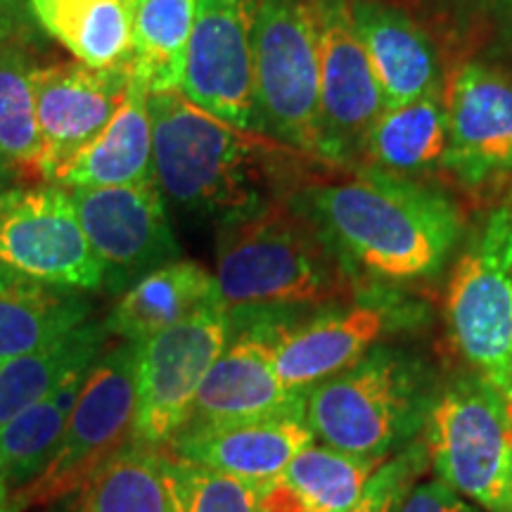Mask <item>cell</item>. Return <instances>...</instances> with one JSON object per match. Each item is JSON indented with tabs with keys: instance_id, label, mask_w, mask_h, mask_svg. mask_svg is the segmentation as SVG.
Segmentation results:
<instances>
[{
	"instance_id": "8992f818",
	"label": "cell",
	"mask_w": 512,
	"mask_h": 512,
	"mask_svg": "<svg viewBox=\"0 0 512 512\" xmlns=\"http://www.w3.org/2000/svg\"><path fill=\"white\" fill-rule=\"evenodd\" d=\"M448 335L470 373L512 408V204H501L465 242L446 292Z\"/></svg>"
},
{
	"instance_id": "4316f807",
	"label": "cell",
	"mask_w": 512,
	"mask_h": 512,
	"mask_svg": "<svg viewBox=\"0 0 512 512\" xmlns=\"http://www.w3.org/2000/svg\"><path fill=\"white\" fill-rule=\"evenodd\" d=\"M91 368L79 370L36 406L19 413L0 430V479L10 494L24 489L46 472L60 448L64 427L72 415Z\"/></svg>"
},
{
	"instance_id": "7a4b0ae2",
	"label": "cell",
	"mask_w": 512,
	"mask_h": 512,
	"mask_svg": "<svg viewBox=\"0 0 512 512\" xmlns=\"http://www.w3.org/2000/svg\"><path fill=\"white\" fill-rule=\"evenodd\" d=\"M147 102L159 188L219 226L285 197L280 185L313 162L266 133L214 117L183 93H150Z\"/></svg>"
},
{
	"instance_id": "3957f363",
	"label": "cell",
	"mask_w": 512,
	"mask_h": 512,
	"mask_svg": "<svg viewBox=\"0 0 512 512\" xmlns=\"http://www.w3.org/2000/svg\"><path fill=\"white\" fill-rule=\"evenodd\" d=\"M214 278L230 313L325 309L366 290L325 235L287 197L223 223Z\"/></svg>"
},
{
	"instance_id": "ffe728a7",
	"label": "cell",
	"mask_w": 512,
	"mask_h": 512,
	"mask_svg": "<svg viewBox=\"0 0 512 512\" xmlns=\"http://www.w3.org/2000/svg\"><path fill=\"white\" fill-rule=\"evenodd\" d=\"M150 93L131 79L119 110L91 143L64 159L46 181L64 190L117 188L157 181L152 162Z\"/></svg>"
},
{
	"instance_id": "1f68e13d",
	"label": "cell",
	"mask_w": 512,
	"mask_h": 512,
	"mask_svg": "<svg viewBox=\"0 0 512 512\" xmlns=\"http://www.w3.org/2000/svg\"><path fill=\"white\" fill-rule=\"evenodd\" d=\"M427 465H430V458H427L425 441L415 439L413 444L401 448L377 467L361 498L349 512H399L413 486L425 475Z\"/></svg>"
},
{
	"instance_id": "2e32d148",
	"label": "cell",
	"mask_w": 512,
	"mask_h": 512,
	"mask_svg": "<svg viewBox=\"0 0 512 512\" xmlns=\"http://www.w3.org/2000/svg\"><path fill=\"white\" fill-rule=\"evenodd\" d=\"M444 171L463 188H512V76L482 62L460 64L448 81Z\"/></svg>"
},
{
	"instance_id": "7c38bea8",
	"label": "cell",
	"mask_w": 512,
	"mask_h": 512,
	"mask_svg": "<svg viewBox=\"0 0 512 512\" xmlns=\"http://www.w3.org/2000/svg\"><path fill=\"white\" fill-rule=\"evenodd\" d=\"M0 264L81 292L102 287V266L72 195L53 183L0 192Z\"/></svg>"
},
{
	"instance_id": "f1b7e54d",
	"label": "cell",
	"mask_w": 512,
	"mask_h": 512,
	"mask_svg": "<svg viewBox=\"0 0 512 512\" xmlns=\"http://www.w3.org/2000/svg\"><path fill=\"white\" fill-rule=\"evenodd\" d=\"M382 463L311 444L294 456L280 479L302 512H349Z\"/></svg>"
},
{
	"instance_id": "83f0119b",
	"label": "cell",
	"mask_w": 512,
	"mask_h": 512,
	"mask_svg": "<svg viewBox=\"0 0 512 512\" xmlns=\"http://www.w3.org/2000/svg\"><path fill=\"white\" fill-rule=\"evenodd\" d=\"M72 512H174L164 448L128 441L83 482Z\"/></svg>"
},
{
	"instance_id": "f546056e",
	"label": "cell",
	"mask_w": 512,
	"mask_h": 512,
	"mask_svg": "<svg viewBox=\"0 0 512 512\" xmlns=\"http://www.w3.org/2000/svg\"><path fill=\"white\" fill-rule=\"evenodd\" d=\"M36 69L24 38L0 46V155L17 169L38 171L43 147L36 117Z\"/></svg>"
},
{
	"instance_id": "9c48e42d",
	"label": "cell",
	"mask_w": 512,
	"mask_h": 512,
	"mask_svg": "<svg viewBox=\"0 0 512 512\" xmlns=\"http://www.w3.org/2000/svg\"><path fill=\"white\" fill-rule=\"evenodd\" d=\"M136 344L102 354L88 373L60 448L41 477L12 494V510L79 491L83 482L133 439L136 427Z\"/></svg>"
},
{
	"instance_id": "5bb4252c",
	"label": "cell",
	"mask_w": 512,
	"mask_h": 512,
	"mask_svg": "<svg viewBox=\"0 0 512 512\" xmlns=\"http://www.w3.org/2000/svg\"><path fill=\"white\" fill-rule=\"evenodd\" d=\"M81 226L102 266V287L124 294L155 268L178 259L157 181L69 190Z\"/></svg>"
},
{
	"instance_id": "484cf974",
	"label": "cell",
	"mask_w": 512,
	"mask_h": 512,
	"mask_svg": "<svg viewBox=\"0 0 512 512\" xmlns=\"http://www.w3.org/2000/svg\"><path fill=\"white\" fill-rule=\"evenodd\" d=\"M195 24V0H140L133 5L128 72L147 93H181Z\"/></svg>"
},
{
	"instance_id": "9a60e30c",
	"label": "cell",
	"mask_w": 512,
	"mask_h": 512,
	"mask_svg": "<svg viewBox=\"0 0 512 512\" xmlns=\"http://www.w3.org/2000/svg\"><path fill=\"white\" fill-rule=\"evenodd\" d=\"M256 0H195L183 95L230 124L261 133L254 95Z\"/></svg>"
},
{
	"instance_id": "d4e9b609",
	"label": "cell",
	"mask_w": 512,
	"mask_h": 512,
	"mask_svg": "<svg viewBox=\"0 0 512 512\" xmlns=\"http://www.w3.org/2000/svg\"><path fill=\"white\" fill-rule=\"evenodd\" d=\"M105 325L83 323L48 347L0 366V430L36 406L79 370L93 368L105 347Z\"/></svg>"
},
{
	"instance_id": "4fadbf2b",
	"label": "cell",
	"mask_w": 512,
	"mask_h": 512,
	"mask_svg": "<svg viewBox=\"0 0 512 512\" xmlns=\"http://www.w3.org/2000/svg\"><path fill=\"white\" fill-rule=\"evenodd\" d=\"M320 67L325 164L358 166L384 110L380 83L358 38L351 0H311Z\"/></svg>"
},
{
	"instance_id": "603a6c76",
	"label": "cell",
	"mask_w": 512,
	"mask_h": 512,
	"mask_svg": "<svg viewBox=\"0 0 512 512\" xmlns=\"http://www.w3.org/2000/svg\"><path fill=\"white\" fill-rule=\"evenodd\" d=\"M448 110L444 91L387 107L370 128L363 162L370 169L425 181L446 166Z\"/></svg>"
},
{
	"instance_id": "8d00e7d4",
	"label": "cell",
	"mask_w": 512,
	"mask_h": 512,
	"mask_svg": "<svg viewBox=\"0 0 512 512\" xmlns=\"http://www.w3.org/2000/svg\"><path fill=\"white\" fill-rule=\"evenodd\" d=\"M126 3H128V5H138L140 0H126Z\"/></svg>"
},
{
	"instance_id": "e0dca14e",
	"label": "cell",
	"mask_w": 512,
	"mask_h": 512,
	"mask_svg": "<svg viewBox=\"0 0 512 512\" xmlns=\"http://www.w3.org/2000/svg\"><path fill=\"white\" fill-rule=\"evenodd\" d=\"M131 79L128 67L93 69L76 60L36 69V117L43 147L38 174L48 178L110 124Z\"/></svg>"
},
{
	"instance_id": "52a82bcc",
	"label": "cell",
	"mask_w": 512,
	"mask_h": 512,
	"mask_svg": "<svg viewBox=\"0 0 512 512\" xmlns=\"http://www.w3.org/2000/svg\"><path fill=\"white\" fill-rule=\"evenodd\" d=\"M254 95L261 133L328 166L311 0H256Z\"/></svg>"
},
{
	"instance_id": "4dcf8cb0",
	"label": "cell",
	"mask_w": 512,
	"mask_h": 512,
	"mask_svg": "<svg viewBox=\"0 0 512 512\" xmlns=\"http://www.w3.org/2000/svg\"><path fill=\"white\" fill-rule=\"evenodd\" d=\"M174 512H259V484L178 458L164 448Z\"/></svg>"
},
{
	"instance_id": "d6986e66",
	"label": "cell",
	"mask_w": 512,
	"mask_h": 512,
	"mask_svg": "<svg viewBox=\"0 0 512 512\" xmlns=\"http://www.w3.org/2000/svg\"><path fill=\"white\" fill-rule=\"evenodd\" d=\"M351 15L380 83L384 110L444 91L437 46L408 12L384 0H351Z\"/></svg>"
},
{
	"instance_id": "7402d4cb",
	"label": "cell",
	"mask_w": 512,
	"mask_h": 512,
	"mask_svg": "<svg viewBox=\"0 0 512 512\" xmlns=\"http://www.w3.org/2000/svg\"><path fill=\"white\" fill-rule=\"evenodd\" d=\"M214 299H221L214 273L197 261L176 259L128 287L114 304L105 328L124 342L138 344Z\"/></svg>"
},
{
	"instance_id": "d6a6232c",
	"label": "cell",
	"mask_w": 512,
	"mask_h": 512,
	"mask_svg": "<svg viewBox=\"0 0 512 512\" xmlns=\"http://www.w3.org/2000/svg\"><path fill=\"white\" fill-rule=\"evenodd\" d=\"M399 512H486L465 496L456 494L448 489L439 479H430V482H418L413 491L408 494L406 501L399 508Z\"/></svg>"
},
{
	"instance_id": "e575fe53",
	"label": "cell",
	"mask_w": 512,
	"mask_h": 512,
	"mask_svg": "<svg viewBox=\"0 0 512 512\" xmlns=\"http://www.w3.org/2000/svg\"><path fill=\"white\" fill-rule=\"evenodd\" d=\"M15 174H17V166L10 164L8 159L0 155V192L12 188V181H15Z\"/></svg>"
},
{
	"instance_id": "5b68a950",
	"label": "cell",
	"mask_w": 512,
	"mask_h": 512,
	"mask_svg": "<svg viewBox=\"0 0 512 512\" xmlns=\"http://www.w3.org/2000/svg\"><path fill=\"white\" fill-rule=\"evenodd\" d=\"M422 441L439 482L486 512H512V408L489 382H441Z\"/></svg>"
},
{
	"instance_id": "277c9868",
	"label": "cell",
	"mask_w": 512,
	"mask_h": 512,
	"mask_svg": "<svg viewBox=\"0 0 512 512\" xmlns=\"http://www.w3.org/2000/svg\"><path fill=\"white\" fill-rule=\"evenodd\" d=\"M441 382L430 358L384 342L311 387L304 418L325 446L387 460L425 432Z\"/></svg>"
},
{
	"instance_id": "8fae6325",
	"label": "cell",
	"mask_w": 512,
	"mask_h": 512,
	"mask_svg": "<svg viewBox=\"0 0 512 512\" xmlns=\"http://www.w3.org/2000/svg\"><path fill=\"white\" fill-rule=\"evenodd\" d=\"M294 313H230V339L204 377L183 430L268 418H304L306 394L292 392L275 370V344Z\"/></svg>"
},
{
	"instance_id": "836d02e7",
	"label": "cell",
	"mask_w": 512,
	"mask_h": 512,
	"mask_svg": "<svg viewBox=\"0 0 512 512\" xmlns=\"http://www.w3.org/2000/svg\"><path fill=\"white\" fill-rule=\"evenodd\" d=\"M29 0H0V46L15 41L24 27V12Z\"/></svg>"
},
{
	"instance_id": "d590c367",
	"label": "cell",
	"mask_w": 512,
	"mask_h": 512,
	"mask_svg": "<svg viewBox=\"0 0 512 512\" xmlns=\"http://www.w3.org/2000/svg\"><path fill=\"white\" fill-rule=\"evenodd\" d=\"M0 512H15L12 510V494L3 479H0Z\"/></svg>"
},
{
	"instance_id": "cb8c5ba5",
	"label": "cell",
	"mask_w": 512,
	"mask_h": 512,
	"mask_svg": "<svg viewBox=\"0 0 512 512\" xmlns=\"http://www.w3.org/2000/svg\"><path fill=\"white\" fill-rule=\"evenodd\" d=\"M38 27L93 69L128 67L133 5L126 0H29Z\"/></svg>"
},
{
	"instance_id": "ba28073f",
	"label": "cell",
	"mask_w": 512,
	"mask_h": 512,
	"mask_svg": "<svg viewBox=\"0 0 512 512\" xmlns=\"http://www.w3.org/2000/svg\"><path fill=\"white\" fill-rule=\"evenodd\" d=\"M425 320V306L396 287H366L347 302L318 309L304 323L287 325L275 344V370L287 389L309 394L377 344L420 330Z\"/></svg>"
},
{
	"instance_id": "6da1fadb",
	"label": "cell",
	"mask_w": 512,
	"mask_h": 512,
	"mask_svg": "<svg viewBox=\"0 0 512 512\" xmlns=\"http://www.w3.org/2000/svg\"><path fill=\"white\" fill-rule=\"evenodd\" d=\"M287 200L358 278L396 290L439 278L465 238L463 209L448 192L370 166L302 185Z\"/></svg>"
},
{
	"instance_id": "30bf717a",
	"label": "cell",
	"mask_w": 512,
	"mask_h": 512,
	"mask_svg": "<svg viewBox=\"0 0 512 512\" xmlns=\"http://www.w3.org/2000/svg\"><path fill=\"white\" fill-rule=\"evenodd\" d=\"M230 339V311L221 299L136 344L133 439L164 448L188 422L204 377Z\"/></svg>"
},
{
	"instance_id": "ac0fdd59",
	"label": "cell",
	"mask_w": 512,
	"mask_h": 512,
	"mask_svg": "<svg viewBox=\"0 0 512 512\" xmlns=\"http://www.w3.org/2000/svg\"><path fill=\"white\" fill-rule=\"evenodd\" d=\"M313 437L306 418H268L181 430L164 448L223 475L266 484L280 477Z\"/></svg>"
},
{
	"instance_id": "44dd1931",
	"label": "cell",
	"mask_w": 512,
	"mask_h": 512,
	"mask_svg": "<svg viewBox=\"0 0 512 512\" xmlns=\"http://www.w3.org/2000/svg\"><path fill=\"white\" fill-rule=\"evenodd\" d=\"M86 294L50 285L0 264V366L88 323Z\"/></svg>"
}]
</instances>
